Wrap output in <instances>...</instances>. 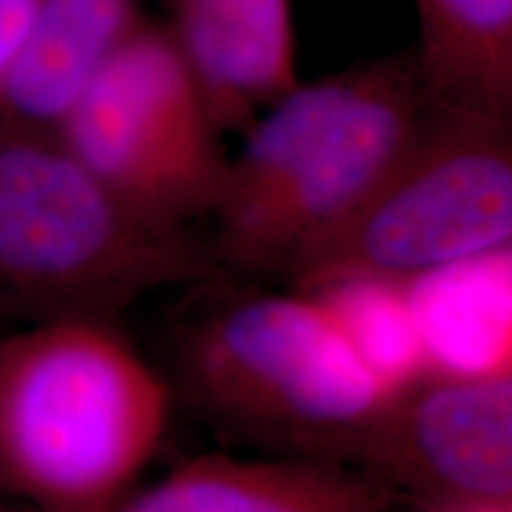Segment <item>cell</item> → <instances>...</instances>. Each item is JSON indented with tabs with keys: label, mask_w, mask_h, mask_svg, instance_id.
I'll return each instance as SVG.
<instances>
[{
	"label": "cell",
	"mask_w": 512,
	"mask_h": 512,
	"mask_svg": "<svg viewBox=\"0 0 512 512\" xmlns=\"http://www.w3.org/2000/svg\"><path fill=\"white\" fill-rule=\"evenodd\" d=\"M72 155L147 219L188 230L219 202L221 131L166 29L143 17L53 126Z\"/></svg>",
	"instance_id": "6"
},
{
	"label": "cell",
	"mask_w": 512,
	"mask_h": 512,
	"mask_svg": "<svg viewBox=\"0 0 512 512\" xmlns=\"http://www.w3.org/2000/svg\"><path fill=\"white\" fill-rule=\"evenodd\" d=\"M392 494L356 467L316 458L188 460L110 512H389Z\"/></svg>",
	"instance_id": "9"
},
{
	"label": "cell",
	"mask_w": 512,
	"mask_h": 512,
	"mask_svg": "<svg viewBox=\"0 0 512 512\" xmlns=\"http://www.w3.org/2000/svg\"><path fill=\"white\" fill-rule=\"evenodd\" d=\"M0 512H31V510L22 508V505H17V503H12L8 496L0 494Z\"/></svg>",
	"instance_id": "16"
},
{
	"label": "cell",
	"mask_w": 512,
	"mask_h": 512,
	"mask_svg": "<svg viewBox=\"0 0 512 512\" xmlns=\"http://www.w3.org/2000/svg\"><path fill=\"white\" fill-rule=\"evenodd\" d=\"M138 19L136 0H43L0 119L53 128Z\"/></svg>",
	"instance_id": "12"
},
{
	"label": "cell",
	"mask_w": 512,
	"mask_h": 512,
	"mask_svg": "<svg viewBox=\"0 0 512 512\" xmlns=\"http://www.w3.org/2000/svg\"><path fill=\"white\" fill-rule=\"evenodd\" d=\"M41 3L43 0H0V93L29 46Z\"/></svg>",
	"instance_id": "14"
},
{
	"label": "cell",
	"mask_w": 512,
	"mask_h": 512,
	"mask_svg": "<svg viewBox=\"0 0 512 512\" xmlns=\"http://www.w3.org/2000/svg\"><path fill=\"white\" fill-rule=\"evenodd\" d=\"M434 110L418 53L299 83L247 128L211 219V259L287 275L401 162Z\"/></svg>",
	"instance_id": "1"
},
{
	"label": "cell",
	"mask_w": 512,
	"mask_h": 512,
	"mask_svg": "<svg viewBox=\"0 0 512 512\" xmlns=\"http://www.w3.org/2000/svg\"><path fill=\"white\" fill-rule=\"evenodd\" d=\"M415 512H512V505H456V508H420Z\"/></svg>",
	"instance_id": "15"
},
{
	"label": "cell",
	"mask_w": 512,
	"mask_h": 512,
	"mask_svg": "<svg viewBox=\"0 0 512 512\" xmlns=\"http://www.w3.org/2000/svg\"><path fill=\"white\" fill-rule=\"evenodd\" d=\"M349 465L420 508L512 505V375H425L389 396Z\"/></svg>",
	"instance_id": "7"
},
{
	"label": "cell",
	"mask_w": 512,
	"mask_h": 512,
	"mask_svg": "<svg viewBox=\"0 0 512 512\" xmlns=\"http://www.w3.org/2000/svg\"><path fill=\"white\" fill-rule=\"evenodd\" d=\"M309 292L330 311L358 361L387 396L427 375L406 283L349 278Z\"/></svg>",
	"instance_id": "13"
},
{
	"label": "cell",
	"mask_w": 512,
	"mask_h": 512,
	"mask_svg": "<svg viewBox=\"0 0 512 512\" xmlns=\"http://www.w3.org/2000/svg\"><path fill=\"white\" fill-rule=\"evenodd\" d=\"M427 375H512V247L406 283Z\"/></svg>",
	"instance_id": "10"
},
{
	"label": "cell",
	"mask_w": 512,
	"mask_h": 512,
	"mask_svg": "<svg viewBox=\"0 0 512 512\" xmlns=\"http://www.w3.org/2000/svg\"><path fill=\"white\" fill-rule=\"evenodd\" d=\"M178 366L223 430L292 458L349 465L387 403L311 292L221 299L185 328Z\"/></svg>",
	"instance_id": "4"
},
{
	"label": "cell",
	"mask_w": 512,
	"mask_h": 512,
	"mask_svg": "<svg viewBox=\"0 0 512 512\" xmlns=\"http://www.w3.org/2000/svg\"><path fill=\"white\" fill-rule=\"evenodd\" d=\"M171 43L221 133H245L299 86L292 0H169Z\"/></svg>",
	"instance_id": "8"
},
{
	"label": "cell",
	"mask_w": 512,
	"mask_h": 512,
	"mask_svg": "<svg viewBox=\"0 0 512 512\" xmlns=\"http://www.w3.org/2000/svg\"><path fill=\"white\" fill-rule=\"evenodd\" d=\"M510 131V121L434 107L401 162L285 278L302 292L349 278L408 283L508 249Z\"/></svg>",
	"instance_id": "5"
},
{
	"label": "cell",
	"mask_w": 512,
	"mask_h": 512,
	"mask_svg": "<svg viewBox=\"0 0 512 512\" xmlns=\"http://www.w3.org/2000/svg\"><path fill=\"white\" fill-rule=\"evenodd\" d=\"M171 389L114 320L0 339V494L31 512H110L162 446Z\"/></svg>",
	"instance_id": "2"
},
{
	"label": "cell",
	"mask_w": 512,
	"mask_h": 512,
	"mask_svg": "<svg viewBox=\"0 0 512 512\" xmlns=\"http://www.w3.org/2000/svg\"><path fill=\"white\" fill-rule=\"evenodd\" d=\"M214 273L188 230L121 202L53 128L0 119V318L114 320L145 294Z\"/></svg>",
	"instance_id": "3"
},
{
	"label": "cell",
	"mask_w": 512,
	"mask_h": 512,
	"mask_svg": "<svg viewBox=\"0 0 512 512\" xmlns=\"http://www.w3.org/2000/svg\"><path fill=\"white\" fill-rule=\"evenodd\" d=\"M422 81L437 110L512 119V0H415Z\"/></svg>",
	"instance_id": "11"
}]
</instances>
